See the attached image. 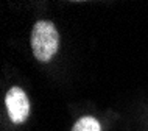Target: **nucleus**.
<instances>
[{"mask_svg":"<svg viewBox=\"0 0 148 131\" xmlns=\"http://www.w3.org/2000/svg\"><path fill=\"white\" fill-rule=\"evenodd\" d=\"M5 103H6V109L13 123L19 125L27 120V117L30 114V102H28L27 94L23 92V89L11 87L6 92Z\"/></svg>","mask_w":148,"mask_h":131,"instance_id":"obj_2","label":"nucleus"},{"mask_svg":"<svg viewBox=\"0 0 148 131\" xmlns=\"http://www.w3.org/2000/svg\"><path fill=\"white\" fill-rule=\"evenodd\" d=\"M59 49V33L50 21H39L31 31V50L36 59L50 61Z\"/></svg>","mask_w":148,"mask_h":131,"instance_id":"obj_1","label":"nucleus"},{"mask_svg":"<svg viewBox=\"0 0 148 131\" xmlns=\"http://www.w3.org/2000/svg\"><path fill=\"white\" fill-rule=\"evenodd\" d=\"M72 131H101V126H100V122L95 117L86 116V117H81L73 125Z\"/></svg>","mask_w":148,"mask_h":131,"instance_id":"obj_3","label":"nucleus"}]
</instances>
